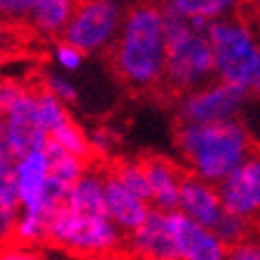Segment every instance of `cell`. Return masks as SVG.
Returning a JSON list of instances; mask_svg holds the SVG:
<instances>
[{
	"mask_svg": "<svg viewBox=\"0 0 260 260\" xmlns=\"http://www.w3.org/2000/svg\"><path fill=\"white\" fill-rule=\"evenodd\" d=\"M167 31L165 88L177 98L215 81V57L210 43V24L184 17L177 10L160 5Z\"/></svg>",
	"mask_w": 260,
	"mask_h": 260,
	"instance_id": "obj_3",
	"label": "cell"
},
{
	"mask_svg": "<svg viewBox=\"0 0 260 260\" xmlns=\"http://www.w3.org/2000/svg\"><path fill=\"white\" fill-rule=\"evenodd\" d=\"M251 95H255V98H260V62H258V70H255V77H253Z\"/></svg>",
	"mask_w": 260,
	"mask_h": 260,
	"instance_id": "obj_28",
	"label": "cell"
},
{
	"mask_svg": "<svg viewBox=\"0 0 260 260\" xmlns=\"http://www.w3.org/2000/svg\"><path fill=\"white\" fill-rule=\"evenodd\" d=\"M48 177H50V162H48L46 148H34L17 160L15 181H17V189H19L22 213L48 220V213H46Z\"/></svg>",
	"mask_w": 260,
	"mask_h": 260,
	"instance_id": "obj_10",
	"label": "cell"
},
{
	"mask_svg": "<svg viewBox=\"0 0 260 260\" xmlns=\"http://www.w3.org/2000/svg\"><path fill=\"white\" fill-rule=\"evenodd\" d=\"M105 208H108V217L115 222V227L129 237L132 232L141 227L150 215V203L139 198L136 193L126 189L124 184L115 177L112 170L105 172Z\"/></svg>",
	"mask_w": 260,
	"mask_h": 260,
	"instance_id": "obj_13",
	"label": "cell"
},
{
	"mask_svg": "<svg viewBox=\"0 0 260 260\" xmlns=\"http://www.w3.org/2000/svg\"><path fill=\"white\" fill-rule=\"evenodd\" d=\"M143 167H146L150 184V208L160 213H177L186 170L181 165H174L172 160L162 158V155L143 158Z\"/></svg>",
	"mask_w": 260,
	"mask_h": 260,
	"instance_id": "obj_15",
	"label": "cell"
},
{
	"mask_svg": "<svg viewBox=\"0 0 260 260\" xmlns=\"http://www.w3.org/2000/svg\"><path fill=\"white\" fill-rule=\"evenodd\" d=\"M48 241L84 255H105L119 248L122 232L105 213H84L62 203L48 217Z\"/></svg>",
	"mask_w": 260,
	"mask_h": 260,
	"instance_id": "obj_6",
	"label": "cell"
},
{
	"mask_svg": "<svg viewBox=\"0 0 260 260\" xmlns=\"http://www.w3.org/2000/svg\"><path fill=\"white\" fill-rule=\"evenodd\" d=\"M124 22V12L117 0H81L62 41L77 46L86 55L110 53Z\"/></svg>",
	"mask_w": 260,
	"mask_h": 260,
	"instance_id": "obj_8",
	"label": "cell"
},
{
	"mask_svg": "<svg viewBox=\"0 0 260 260\" xmlns=\"http://www.w3.org/2000/svg\"><path fill=\"white\" fill-rule=\"evenodd\" d=\"M248 5H251V10H253V22H255V26L260 29V0H248Z\"/></svg>",
	"mask_w": 260,
	"mask_h": 260,
	"instance_id": "obj_27",
	"label": "cell"
},
{
	"mask_svg": "<svg viewBox=\"0 0 260 260\" xmlns=\"http://www.w3.org/2000/svg\"><path fill=\"white\" fill-rule=\"evenodd\" d=\"M112 172L132 193H136L139 198L150 203V184L146 167H143V160H122V162L112 167Z\"/></svg>",
	"mask_w": 260,
	"mask_h": 260,
	"instance_id": "obj_19",
	"label": "cell"
},
{
	"mask_svg": "<svg viewBox=\"0 0 260 260\" xmlns=\"http://www.w3.org/2000/svg\"><path fill=\"white\" fill-rule=\"evenodd\" d=\"M43 88L50 91V93L55 95L57 101H62L64 105H74V103L79 101V88L74 86V81H72L67 74H57V72L48 74Z\"/></svg>",
	"mask_w": 260,
	"mask_h": 260,
	"instance_id": "obj_22",
	"label": "cell"
},
{
	"mask_svg": "<svg viewBox=\"0 0 260 260\" xmlns=\"http://www.w3.org/2000/svg\"><path fill=\"white\" fill-rule=\"evenodd\" d=\"M48 136L39 122V88L19 81L0 86V148H8L17 160L34 148H46Z\"/></svg>",
	"mask_w": 260,
	"mask_h": 260,
	"instance_id": "obj_5",
	"label": "cell"
},
{
	"mask_svg": "<svg viewBox=\"0 0 260 260\" xmlns=\"http://www.w3.org/2000/svg\"><path fill=\"white\" fill-rule=\"evenodd\" d=\"M160 5H167L196 22L213 24L239 15V10L246 8L248 0H162Z\"/></svg>",
	"mask_w": 260,
	"mask_h": 260,
	"instance_id": "obj_17",
	"label": "cell"
},
{
	"mask_svg": "<svg viewBox=\"0 0 260 260\" xmlns=\"http://www.w3.org/2000/svg\"><path fill=\"white\" fill-rule=\"evenodd\" d=\"M88 143H91V150L93 153H98V155H103V153H108L110 150V136L105 134V132H101V129H95V132H91L88 134Z\"/></svg>",
	"mask_w": 260,
	"mask_h": 260,
	"instance_id": "obj_25",
	"label": "cell"
},
{
	"mask_svg": "<svg viewBox=\"0 0 260 260\" xmlns=\"http://www.w3.org/2000/svg\"><path fill=\"white\" fill-rule=\"evenodd\" d=\"M110 62L119 79L134 91L165 88L167 31L160 5L139 3L126 10Z\"/></svg>",
	"mask_w": 260,
	"mask_h": 260,
	"instance_id": "obj_1",
	"label": "cell"
},
{
	"mask_svg": "<svg viewBox=\"0 0 260 260\" xmlns=\"http://www.w3.org/2000/svg\"><path fill=\"white\" fill-rule=\"evenodd\" d=\"M208 34L213 43L215 79L251 91L260 62V36L255 24L234 15L213 22Z\"/></svg>",
	"mask_w": 260,
	"mask_h": 260,
	"instance_id": "obj_4",
	"label": "cell"
},
{
	"mask_svg": "<svg viewBox=\"0 0 260 260\" xmlns=\"http://www.w3.org/2000/svg\"><path fill=\"white\" fill-rule=\"evenodd\" d=\"M34 0H0V12L8 22H26Z\"/></svg>",
	"mask_w": 260,
	"mask_h": 260,
	"instance_id": "obj_24",
	"label": "cell"
},
{
	"mask_svg": "<svg viewBox=\"0 0 260 260\" xmlns=\"http://www.w3.org/2000/svg\"><path fill=\"white\" fill-rule=\"evenodd\" d=\"M179 213L198 224H203V227L215 229L222 222V217L227 215V210L222 205L220 191L215 184L198 179L193 174H186L184 184H181Z\"/></svg>",
	"mask_w": 260,
	"mask_h": 260,
	"instance_id": "obj_14",
	"label": "cell"
},
{
	"mask_svg": "<svg viewBox=\"0 0 260 260\" xmlns=\"http://www.w3.org/2000/svg\"><path fill=\"white\" fill-rule=\"evenodd\" d=\"M251 101V91L224 81H210L205 86L184 93L174 101L177 124H224L237 122Z\"/></svg>",
	"mask_w": 260,
	"mask_h": 260,
	"instance_id": "obj_7",
	"label": "cell"
},
{
	"mask_svg": "<svg viewBox=\"0 0 260 260\" xmlns=\"http://www.w3.org/2000/svg\"><path fill=\"white\" fill-rule=\"evenodd\" d=\"M0 260H39V255L34 251H29L26 246H10L3 251Z\"/></svg>",
	"mask_w": 260,
	"mask_h": 260,
	"instance_id": "obj_26",
	"label": "cell"
},
{
	"mask_svg": "<svg viewBox=\"0 0 260 260\" xmlns=\"http://www.w3.org/2000/svg\"><path fill=\"white\" fill-rule=\"evenodd\" d=\"M224 210L251 222L260 215V153H253L229 179L217 186Z\"/></svg>",
	"mask_w": 260,
	"mask_h": 260,
	"instance_id": "obj_9",
	"label": "cell"
},
{
	"mask_svg": "<svg viewBox=\"0 0 260 260\" xmlns=\"http://www.w3.org/2000/svg\"><path fill=\"white\" fill-rule=\"evenodd\" d=\"M170 222L179 260H227L229 246L215 234V229L189 220L179 210L170 213Z\"/></svg>",
	"mask_w": 260,
	"mask_h": 260,
	"instance_id": "obj_11",
	"label": "cell"
},
{
	"mask_svg": "<svg viewBox=\"0 0 260 260\" xmlns=\"http://www.w3.org/2000/svg\"><path fill=\"white\" fill-rule=\"evenodd\" d=\"M126 248L139 260H179L170 213L150 210L148 220L126 237Z\"/></svg>",
	"mask_w": 260,
	"mask_h": 260,
	"instance_id": "obj_12",
	"label": "cell"
},
{
	"mask_svg": "<svg viewBox=\"0 0 260 260\" xmlns=\"http://www.w3.org/2000/svg\"><path fill=\"white\" fill-rule=\"evenodd\" d=\"M81 0H34L26 24L41 36H60L62 39L67 24L77 12Z\"/></svg>",
	"mask_w": 260,
	"mask_h": 260,
	"instance_id": "obj_16",
	"label": "cell"
},
{
	"mask_svg": "<svg viewBox=\"0 0 260 260\" xmlns=\"http://www.w3.org/2000/svg\"><path fill=\"white\" fill-rule=\"evenodd\" d=\"M227 260H260V237L251 232L244 241L229 248Z\"/></svg>",
	"mask_w": 260,
	"mask_h": 260,
	"instance_id": "obj_23",
	"label": "cell"
},
{
	"mask_svg": "<svg viewBox=\"0 0 260 260\" xmlns=\"http://www.w3.org/2000/svg\"><path fill=\"white\" fill-rule=\"evenodd\" d=\"M174 143L186 174L215 186L229 179L255 153L241 119L224 124H177Z\"/></svg>",
	"mask_w": 260,
	"mask_h": 260,
	"instance_id": "obj_2",
	"label": "cell"
},
{
	"mask_svg": "<svg viewBox=\"0 0 260 260\" xmlns=\"http://www.w3.org/2000/svg\"><path fill=\"white\" fill-rule=\"evenodd\" d=\"M86 60V53H81L77 46H72L67 41H57L53 46V62L57 64V70H62V74H72V72L81 70V64Z\"/></svg>",
	"mask_w": 260,
	"mask_h": 260,
	"instance_id": "obj_21",
	"label": "cell"
},
{
	"mask_svg": "<svg viewBox=\"0 0 260 260\" xmlns=\"http://www.w3.org/2000/svg\"><path fill=\"white\" fill-rule=\"evenodd\" d=\"M39 122L43 134L48 136V141H50V136L55 132H60L64 124L72 122L67 105L62 101H57L55 95L46 91V88H39Z\"/></svg>",
	"mask_w": 260,
	"mask_h": 260,
	"instance_id": "obj_18",
	"label": "cell"
},
{
	"mask_svg": "<svg viewBox=\"0 0 260 260\" xmlns=\"http://www.w3.org/2000/svg\"><path fill=\"white\" fill-rule=\"evenodd\" d=\"M215 234L232 248V246H237L239 241H244V239L251 234V224H248V220L239 217V215L227 213L224 217H222L220 224L215 227Z\"/></svg>",
	"mask_w": 260,
	"mask_h": 260,
	"instance_id": "obj_20",
	"label": "cell"
}]
</instances>
